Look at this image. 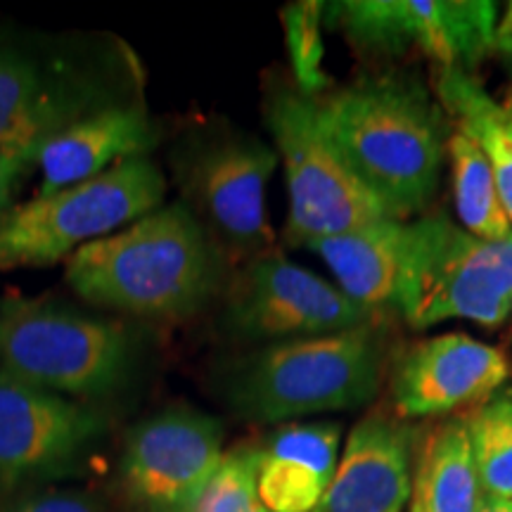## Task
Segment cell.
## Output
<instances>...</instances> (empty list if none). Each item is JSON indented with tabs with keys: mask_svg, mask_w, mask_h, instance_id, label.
Segmentation results:
<instances>
[{
	"mask_svg": "<svg viewBox=\"0 0 512 512\" xmlns=\"http://www.w3.org/2000/svg\"><path fill=\"white\" fill-rule=\"evenodd\" d=\"M64 280L98 309L183 323L226 290L228 261L188 204L171 202L74 252Z\"/></svg>",
	"mask_w": 512,
	"mask_h": 512,
	"instance_id": "1",
	"label": "cell"
},
{
	"mask_svg": "<svg viewBox=\"0 0 512 512\" xmlns=\"http://www.w3.org/2000/svg\"><path fill=\"white\" fill-rule=\"evenodd\" d=\"M320 124L387 219L430 207L441 181L448 117L408 74L363 76L316 100Z\"/></svg>",
	"mask_w": 512,
	"mask_h": 512,
	"instance_id": "2",
	"label": "cell"
},
{
	"mask_svg": "<svg viewBox=\"0 0 512 512\" xmlns=\"http://www.w3.org/2000/svg\"><path fill=\"white\" fill-rule=\"evenodd\" d=\"M389 370L387 325L256 347L219 373V392L238 418L280 425L366 406Z\"/></svg>",
	"mask_w": 512,
	"mask_h": 512,
	"instance_id": "3",
	"label": "cell"
},
{
	"mask_svg": "<svg viewBox=\"0 0 512 512\" xmlns=\"http://www.w3.org/2000/svg\"><path fill=\"white\" fill-rule=\"evenodd\" d=\"M131 67L112 48H43L0 29V155L31 169L69 126L133 102Z\"/></svg>",
	"mask_w": 512,
	"mask_h": 512,
	"instance_id": "4",
	"label": "cell"
},
{
	"mask_svg": "<svg viewBox=\"0 0 512 512\" xmlns=\"http://www.w3.org/2000/svg\"><path fill=\"white\" fill-rule=\"evenodd\" d=\"M138 363V339L121 320L50 299L0 294V370L76 401L121 392Z\"/></svg>",
	"mask_w": 512,
	"mask_h": 512,
	"instance_id": "5",
	"label": "cell"
},
{
	"mask_svg": "<svg viewBox=\"0 0 512 512\" xmlns=\"http://www.w3.org/2000/svg\"><path fill=\"white\" fill-rule=\"evenodd\" d=\"M166 178L150 157L126 159L105 174L0 214V271L67 261L164 204Z\"/></svg>",
	"mask_w": 512,
	"mask_h": 512,
	"instance_id": "6",
	"label": "cell"
},
{
	"mask_svg": "<svg viewBox=\"0 0 512 512\" xmlns=\"http://www.w3.org/2000/svg\"><path fill=\"white\" fill-rule=\"evenodd\" d=\"M264 117L275 155L285 164L287 245L309 247L387 219L330 143L316 100L299 93L297 86H275L266 98Z\"/></svg>",
	"mask_w": 512,
	"mask_h": 512,
	"instance_id": "7",
	"label": "cell"
},
{
	"mask_svg": "<svg viewBox=\"0 0 512 512\" xmlns=\"http://www.w3.org/2000/svg\"><path fill=\"white\" fill-rule=\"evenodd\" d=\"M418 254L399 316L415 330L451 318L498 328L512 313V233L482 240L446 214L415 219Z\"/></svg>",
	"mask_w": 512,
	"mask_h": 512,
	"instance_id": "8",
	"label": "cell"
},
{
	"mask_svg": "<svg viewBox=\"0 0 512 512\" xmlns=\"http://www.w3.org/2000/svg\"><path fill=\"white\" fill-rule=\"evenodd\" d=\"M380 323H387L384 313L273 252L249 259L223 290V332L259 347Z\"/></svg>",
	"mask_w": 512,
	"mask_h": 512,
	"instance_id": "9",
	"label": "cell"
},
{
	"mask_svg": "<svg viewBox=\"0 0 512 512\" xmlns=\"http://www.w3.org/2000/svg\"><path fill=\"white\" fill-rule=\"evenodd\" d=\"M275 164L273 147L245 133L197 138L178 155L183 200L223 252L249 261L273 245L266 188Z\"/></svg>",
	"mask_w": 512,
	"mask_h": 512,
	"instance_id": "10",
	"label": "cell"
},
{
	"mask_svg": "<svg viewBox=\"0 0 512 512\" xmlns=\"http://www.w3.org/2000/svg\"><path fill=\"white\" fill-rule=\"evenodd\" d=\"M107 427L110 420L93 403L0 370V496L74 475Z\"/></svg>",
	"mask_w": 512,
	"mask_h": 512,
	"instance_id": "11",
	"label": "cell"
},
{
	"mask_svg": "<svg viewBox=\"0 0 512 512\" xmlns=\"http://www.w3.org/2000/svg\"><path fill=\"white\" fill-rule=\"evenodd\" d=\"M223 422L192 406H166L124 439L119 486L136 512H185L219 470Z\"/></svg>",
	"mask_w": 512,
	"mask_h": 512,
	"instance_id": "12",
	"label": "cell"
},
{
	"mask_svg": "<svg viewBox=\"0 0 512 512\" xmlns=\"http://www.w3.org/2000/svg\"><path fill=\"white\" fill-rule=\"evenodd\" d=\"M389 370V396L401 420L470 406L494 394L510 377V363L501 349L460 332L411 344Z\"/></svg>",
	"mask_w": 512,
	"mask_h": 512,
	"instance_id": "13",
	"label": "cell"
},
{
	"mask_svg": "<svg viewBox=\"0 0 512 512\" xmlns=\"http://www.w3.org/2000/svg\"><path fill=\"white\" fill-rule=\"evenodd\" d=\"M418 430L394 411L363 415L316 512H403L411 501Z\"/></svg>",
	"mask_w": 512,
	"mask_h": 512,
	"instance_id": "14",
	"label": "cell"
},
{
	"mask_svg": "<svg viewBox=\"0 0 512 512\" xmlns=\"http://www.w3.org/2000/svg\"><path fill=\"white\" fill-rule=\"evenodd\" d=\"M306 249L328 264L339 290L356 304L384 316L401 311L418 254L413 221L380 219L366 228L311 242Z\"/></svg>",
	"mask_w": 512,
	"mask_h": 512,
	"instance_id": "15",
	"label": "cell"
},
{
	"mask_svg": "<svg viewBox=\"0 0 512 512\" xmlns=\"http://www.w3.org/2000/svg\"><path fill=\"white\" fill-rule=\"evenodd\" d=\"M159 143V128L143 102L107 107L69 126L38 152L41 190L50 195L69 185L91 181L126 159L150 157Z\"/></svg>",
	"mask_w": 512,
	"mask_h": 512,
	"instance_id": "16",
	"label": "cell"
},
{
	"mask_svg": "<svg viewBox=\"0 0 512 512\" xmlns=\"http://www.w3.org/2000/svg\"><path fill=\"white\" fill-rule=\"evenodd\" d=\"M337 422H287L256 448V494L268 512H316L339 463Z\"/></svg>",
	"mask_w": 512,
	"mask_h": 512,
	"instance_id": "17",
	"label": "cell"
},
{
	"mask_svg": "<svg viewBox=\"0 0 512 512\" xmlns=\"http://www.w3.org/2000/svg\"><path fill=\"white\" fill-rule=\"evenodd\" d=\"M408 512H477L482 503L467 418L430 425L415 444Z\"/></svg>",
	"mask_w": 512,
	"mask_h": 512,
	"instance_id": "18",
	"label": "cell"
},
{
	"mask_svg": "<svg viewBox=\"0 0 512 512\" xmlns=\"http://www.w3.org/2000/svg\"><path fill=\"white\" fill-rule=\"evenodd\" d=\"M413 48L441 69L470 72L496 50L498 10L491 0H408Z\"/></svg>",
	"mask_w": 512,
	"mask_h": 512,
	"instance_id": "19",
	"label": "cell"
},
{
	"mask_svg": "<svg viewBox=\"0 0 512 512\" xmlns=\"http://www.w3.org/2000/svg\"><path fill=\"white\" fill-rule=\"evenodd\" d=\"M437 95L441 110L458 126V133L484 152L512 223V112L463 69H441Z\"/></svg>",
	"mask_w": 512,
	"mask_h": 512,
	"instance_id": "20",
	"label": "cell"
},
{
	"mask_svg": "<svg viewBox=\"0 0 512 512\" xmlns=\"http://www.w3.org/2000/svg\"><path fill=\"white\" fill-rule=\"evenodd\" d=\"M446 155L451 159L453 195H456V211L463 230L482 240L508 238L512 223L505 214L494 171L486 162L484 152L456 131L448 138Z\"/></svg>",
	"mask_w": 512,
	"mask_h": 512,
	"instance_id": "21",
	"label": "cell"
},
{
	"mask_svg": "<svg viewBox=\"0 0 512 512\" xmlns=\"http://www.w3.org/2000/svg\"><path fill=\"white\" fill-rule=\"evenodd\" d=\"M467 432L482 494L512 501V399L501 396L472 411Z\"/></svg>",
	"mask_w": 512,
	"mask_h": 512,
	"instance_id": "22",
	"label": "cell"
},
{
	"mask_svg": "<svg viewBox=\"0 0 512 512\" xmlns=\"http://www.w3.org/2000/svg\"><path fill=\"white\" fill-rule=\"evenodd\" d=\"M280 19H283L294 86L306 98H323L325 93L332 91V79L323 67V3L320 0H297V3L285 5Z\"/></svg>",
	"mask_w": 512,
	"mask_h": 512,
	"instance_id": "23",
	"label": "cell"
},
{
	"mask_svg": "<svg viewBox=\"0 0 512 512\" xmlns=\"http://www.w3.org/2000/svg\"><path fill=\"white\" fill-rule=\"evenodd\" d=\"M256 494V448L226 453L219 470L204 484L185 512H259Z\"/></svg>",
	"mask_w": 512,
	"mask_h": 512,
	"instance_id": "24",
	"label": "cell"
},
{
	"mask_svg": "<svg viewBox=\"0 0 512 512\" xmlns=\"http://www.w3.org/2000/svg\"><path fill=\"white\" fill-rule=\"evenodd\" d=\"M0 512H105V503L95 491L76 486H36L10 496Z\"/></svg>",
	"mask_w": 512,
	"mask_h": 512,
	"instance_id": "25",
	"label": "cell"
},
{
	"mask_svg": "<svg viewBox=\"0 0 512 512\" xmlns=\"http://www.w3.org/2000/svg\"><path fill=\"white\" fill-rule=\"evenodd\" d=\"M27 171L29 166L0 155V214H5V211L12 207V192H15L17 183L22 181Z\"/></svg>",
	"mask_w": 512,
	"mask_h": 512,
	"instance_id": "26",
	"label": "cell"
},
{
	"mask_svg": "<svg viewBox=\"0 0 512 512\" xmlns=\"http://www.w3.org/2000/svg\"><path fill=\"white\" fill-rule=\"evenodd\" d=\"M496 50H501L512 64V3L508 5V10H505L501 24L496 29Z\"/></svg>",
	"mask_w": 512,
	"mask_h": 512,
	"instance_id": "27",
	"label": "cell"
},
{
	"mask_svg": "<svg viewBox=\"0 0 512 512\" xmlns=\"http://www.w3.org/2000/svg\"><path fill=\"white\" fill-rule=\"evenodd\" d=\"M477 512H512V501H508V498L484 496Z\"/></svg>",
	"mask_w": 512,
	"mask_h": 512,
	"instance_id": "28",
	"label": "cell"
},
{
	"mask_svg": "<svg viewBox=\"0 0 512 512\" xmlns=\"http://www.w3.org/2000/svg\"><path fill=\"white\" fill-rule=\"evenodd\" d=\"M505 107H508V110L512 112V93H510V98H508V102H505Z\"/></svg>",
	"mask_w": 512,
	"mask_h": 512,
	"instance_id": "29",
	"label": "cell"
},
{
	"mask_svg": "<svg viewBox=\"0 0 512 512\" xmlns=\"http://www.w3.org/2000/svg\"><path fill=\"white\" fill-rule=\"evenodd\" d=\"M259 512H268V510H266V508H261V510H259Z\"/></svg>",
	"mask_w": 512,
	"mask_h": 512,
	"instance_id": "30",
	"label": "cell"
}]
</instances>
